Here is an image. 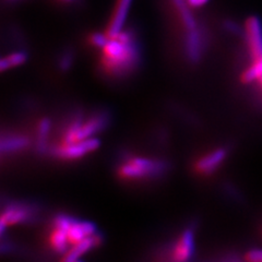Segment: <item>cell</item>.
Instances as JSON below:
<instances>
[{"label":"cell","mask_w":262,"mask_h":262,"mask_svg":"<svg viewBox=\"0 0 262 262\" xmlns=\"http://www.w3.org/2000/svg\"><path fill=\"white\" fill-rule=\"evenodd\" d=\"M95 233H97L96 226L92 222H90V221H80L77 219L73 221V223L67 231L69 243L72 246L88 238L89 236Z\"/></svg>","instance_id":"7c38bea8"},{"label":"cell","mask_w":262,"mask_h":262,"mask_svg":"<svg viewBox=\"0 0 262 262\" xmlns=\"http://www.w3.org/2000/svg\"><path fill=\"white\" fill-rule=\"evenodd\" d=\"M247 262H262V249H251L245 257Z\"/></svg>","instance_id":"ac0fdd59"},{"label":"cell","mask_w":262,"mask_h":262,"mask_svg":"<svg viewBox=\"0 0 262 262\" xmlns=\"http://www.w3.org/2000/svg\"><path fill=\"white\" fill-rule=\"evenodd\" d=\"M72 63V57L71 53H66L62 54L59 59V68L61 70H68L70 68V66Z\"/></svg>","instance_id":"d6986e66"},{"label":"cell","mask_w":262,"mask_h":262,"mask_svg":"<svg viewBox=\"0 0 262 262\" xmlns=\"http://www.w3.org/2000/svg\"><path fill=\"white\" fill-rule=\"evenodd\" d=\"M258 82H259V83H260V85L262 86V76H261V77L258 79Z\"/></svg>","instance_id":"44dd1931"},{"label":"cell","mask_w":262,"mask_h":262,"mask_svg":"<svg viewBox=\"0 0 262 262\" xmlns=\"http://www.w3.org/2000/svg\"><path fill=\"white\" fill-rule=\"evenodd\" d=\"M100 53V68L110 78L129 75L140 60V51L135 35L124 29L117 34L108 35Z\"/></svg>","instance_id":"6da1fadb"},{"label":"cell","mask_w":262,"mask_h":262,"mask_svg":"<svg viewBox=\"0 0 262 262\" xmlns=\"http://www.w3.org/2000/svg\"><path fill=\"white\" fill-rule=\"evenodd\" d=\"M262 76V58L252 61L249 67L246 69L242 75V81L244 83H251L253 81H258Z\"/></svg>","instance_id":"e0dca14e"},{"label":"cell","mask_w":262,"mask_h":262,"mask_svg":"<svg viewBox=\"0 0 262 262\" xmlns=\"http://www.w3.org/2000/svg\"><path fill=\"white\" fill-rule=\"evenodd\" d=\"M49 244H51L52 248L54 251L58 253H64L68 251V248L70 246L68 234L64 229L54 227L53 232L49 236Z\"/></svg>","instance_id":"5bb4252c"},{"label":"cell","mask_w":262,"mask_h":262,"mask_svg":"<svg viewBox=\"0 0 262 262\" xmlns=\"http://www.w3.org/2000/svg\"><path fill=\"white\" fill-rule=\"evenodd\" d=\"M34 208L29 206V204H9V206L3 211L2 214V221H0V231H2V234L5 233L7 227L29 222V221L34 216Z\"/></svg>","instance_id":"52a82bcc"},{"label":"cell","mask_w":262,"mask_h":262,"mask_svg":"<svg viewBox=\"0 0 262 262\" xmlns=\"http://www.w3.org/2000/svg\"><path fill=\"white\" fill-rule=\"evenodd\" d=\"M226 157L227 150L225 147H220V149L203 155L201 159L196 161L194 164V169L198 174L210 175L219 169V167L225 161Z\"/></svg>","instance_id":"9c48e42d"},{"label":"cell","mask_w":262,"mask_h":262,"mask_svg":"<svg viewBox=\"0 0 262 262\" xmlns=\"http://www.w3.org/2000/svg\"><path fill=\"white\" fill-rule=\"evenodd\" d=\"M194 252V234L191 228H187L176 241L171 251L173 262H189Z\"/></svg>","instance_id":"ba28073f"},{"label":"cell","mask_w":262,"mask_h":262,"mask_svg":"<svg viewBox=\"0 0 262 262\" xmlns=\"http://www.w3.org/2000/svg\"><path fill=\"white\" fill-rule=\"evenodd\" d=\"M102 236L100 234H93L89 236L88 238L83 239L82 242L73 245L72 247L66 252V255L61 259V262H76L78 261L84 253L91 251L92 249L96 248L97 246L102 244Z\"/></svg>","instance_id":"8fae6325"},{"label":"cell","mask_w":262,"mask_h":262,"mask_svg":"<svg viewBox=\"0 0 262 262\" xmlns=\"http://www.w3.org/2000/svg\"><path fill=\"white\" fill-rule=\"evenodd\" d=\"M28 56L24 52H14L11 54H8L2 59L0 62V68L3 71L10 70L16 67H20L24 62L27 61Z\"/></svg>","instance_id":"2e32d148"},{"label":"cell","mask_w":262,"mask_h":262,"mask_svg":"<svg viewBox=\"0 0 262 262\" xmlns=\"http://www.w3.org/2000/svg\"><path fill=\"white\" fill-rule=\"evenodd\" d=\"M227 262H229V261H227Z\"/></svg>","instance_id":"cb8c5ba5"},{"label":"cell","mask_w":262,"mask_h":262,"mask_svg":"<svg viewBox=\"0 0 262 262\" xmlns=\"http://www.w3.org/2000/svg\"><path fill=\"white\" fill-rule=\"evenodd\" d=\"M52 129V121L48 118H42L39 120L36 129V150L43 153L47 146V139Z\"/></svg>","instance_id":"9a60e30c"},{"label":"cell","mask_w":262,"mask_h":262,"mask_svg":"<svg viewBox=\"0 0 262 262\" xmlns=\"http://www.w3.org/2000/svg\"><path fill=\"white\" fill-rule=\"evenodd\" d=\"M101 145V141L96 137L86 139L83 141H79L69 144H59L53 150L54 157L60 160L72 161L85 157V155L96 151Z\"/></svg>","instance_id":"5b68a950"},{"label":"cell","mask_w":262,"mask_h":262,"mask_svg":"<svg viewBox=\"0 0 262 262\" xmlns=\"http://www.w3.org/2000/svg\"><path fill=\"white\" fill-rule=\"evenodd\" d=\"M133 0H117L114 7V11L106 27L105 33L107 35H115L124 29V24L130 9Z\"/></svg>","instance_id":"30bf717a"},{"label":"cell","mask_w":262,"mask_h":262,"mask_svg":"<svg viewBox=\"0 0 262 262\" xmlns=\"http://www.w3.org/2000/svg\"><path fill=\"white\" fill-rule=\"evenodd\" d=\"M187 4L189 5L192 9H199V8L203 7L209 3V0H186Z\"/></svg>","instance_id":"ffe728a7"},{"label":"cell","mask_w":262,"mask_h":262,"mask_svg":"<svg viewBox=\"0 0 262 262\" xmlns=\"http://www.w3.org/2000/svg\"><path fill=\"white\" fill-rule=\"evenodd\" d=\"M180 28L185 32L184 45L186 56L191 62L199 61L203 52V35L192 8L186 0H170Z\"/></svg>","instance_id":"7a4b0ae2"},{"label":"cell","mask_w":262,"mask_h":262,"mask_svg":"<svg viewBox=\"0 0 262 262\" xmlns=\"http://www.w3.org/2000/svg\"><path fill=\"white\" fill-rule=\"evenodd\" d=\"M167 167V163L162 160L135 157L121 164L118 168V176L125 180L145 179L165 173Z\"/></svg>","instance_id":"3957f363"},{"label":"cell","mask_w":262,"mask_h":262,"mask_svg":"<svg viewBox=\"0 0 262 262\" xmlns=\"http://www.w3.org/2000/svg\"><path fill=\"white\" fill-rule=\"evenodd\" d=\"M245 39L252 61L262 58V23L258 16L246 20Z\"/></svg>","instance_id":"8992f818"},{"label":"cell","mask_w":262,"mask_h":262,"mask_svg":"<svg viewBox=\"0 0 262 262\" xmlns=\"http://www.w3.org/2000/svg\"><path fill=\"white\" fill-rule=\"evenodd\" d=\"M30 145V139L24 135H4L2 138L0 150L3 154H14L26 150Z\"/></svg>","instance_id":"4fadbf2b"},{"label":"cell","mask_w":262,"mask_h":262,"mask_svg":"<svg viewBox=\"0 0 262 262\" xmlns=\"http://www.w3.org/2000/svg\"><path fill=\"white\" fill-rule=\"evenodd\" d=\"M60 2H63V3H70V2H72V0H60Z\"/></svg>","instance_id":"7402d4cb"},{"label":"cell","mask_w":262,"mask_h":262,"mask_svg":"<svg viewBox=\"0 0 262 262\" xmlns=\"http://www.w3.org/2000/svg\"><path fill=\"white\" fill-rule=\"evenodd\" d=\"M76 262H81V261H80V260H78V261H76Z\"/></svg>","instance_id":"603a6c76"},{"label":"cell","mask_w":262,"mask_h":262,"mask_svg":"<svg viewBox=\"0 0 262 262\" xmlns=\"http://www.w3.org/2000/svg\"><path fill=\"white\" fill-rule=\"evenodd\" d=\"M108 119L105 114H97L88 119L76 118L69 122L61 138V144H69L94 138L107 125Z\"/></svg>","instance_id":"277c9868"}]
</instances>
